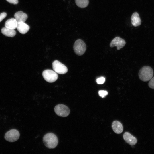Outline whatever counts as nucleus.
<instances>
[{
    "label": "nucleus",
    "mask_w": 154,
    "mask_h": 154,
    "mask_svg": "<svg viewBox=\"0 0 154 154\" xmlns=\"http://www.w3.org/2000/svg\"><path fill=\"white\" fill-rule=\"evenodd\" d=\"M9 3L14 4H16L18 2V0H6Z\"/></svg>",
    "instance_id": "21"
},
{
    "label": "nucleus",
    "mask_w": 154,
    "mask_h": 154,
    "mask_svg": "<svg viewBox=\"0 0 154 154\" xmlns=\"http://www.w3.org/2000/svg\"><path fill=\"white\" fill-rule=\"evenodd\" d=\"M1 32L5 36L9 37H13L16 34V32L14 29L8 28L5 27L2 28Z\"/></svg>",
    "instance_id": "15"
},
{
    "label": "nucleus",
    "mask_w": 154,
    "mask_h": 154,
    "mask_svg": "<svg viewBox=\"0 0 154 154\" xmlns=\"http://www.w3.org/2000/svg\"><path fill=\"white\" fill-rule=\"evenodd\" d=\"M131 20L132 25L135 27L140 25L141 24V20L139 14L137 12L134 13L132 15Z\"/></svg>",
    "instance_id": "14"
},
{
    "label": "nucleus",
    "mask_w": 154,
    "mask_h": 154,
    "mask_svg": "<svg viewBox=\"0 0 154 154\" xmlns=\"http://www.w3.org/2000/svg\"><path fill=\"white\" fill-rule=\"evenodd\" d=\"M14 16L17 23L25 22L28 18L27 15L22 11H19L16 13Z\"/></svg>",
    "instance_id": "12"
},
{
    "label": "nucleus",
    "mask_w": 154,
    "mask_h": 154,
    "mask_svg": "<svg viewBox=\"0 0 154 154\" xmlns=\"http://www.w3.org/2000/svg\"><path fill=\"white\" fill-rule=\"evenodd\" d=\"M17 23L15 18L9 19L5 22V27L11 29H14L17 28Z\"/></svg>",
    "instance_id": "13"
},
{
    "label": "nucleus",
    "mask_w": 154,
    "mask_h": 154,
    "mask_svg": "<svg viewBox=\"0 0 154 154\" xmlns=\"http://www.w3.org/2000/svg\"><path fill=\"white\" fill-rule=\"evenodd\" d=\"M42 76L46 81L50 83L55 82L58 77L57 73L54 71L50 69L44 71L42 72Z\"/></svg>",
    "instance_id": "5"
},
{
    "label": "nucleus",
    "mask_w": 154,
    "mask_h": 154,
    "mask_svg": "<svg viewBox=\"0 0 154 154\" xmlns=\"http://www.w3.org/2000/svg\"><path fill=\"white\" fill-rule=\"evenodd\" d=\"M76 5L81 8L87 7L89 4L88 0H75Z\"/></svg>",
    "instance_id": "16"
},
{
    "label": "nucleus",
    "mask_w": 154,
    "mask_h": 154,
    "mask_svg": "<svg viewBox=\"0 0 154 154\" xmlns=\"http://www.w3.org/2000/svg\"><path fill=\"white\" fill-rule=\"evenodd\" d=\"M73 48L74 52L76 54L81 56L85 52L86 47L84 42L81 39H78L75 42Z\"/></svg>",
    "instance_id": "3"
},
{
    "label": "nucleus",
    "mask_w": 154,
    "mask_h": 154,
    "mask_svg": "<svg viewBox=\"0 0 154 154\" xmlns=\"http://www.w3.org/2000/svg\"><path fill=\"white\" fill-rule=\"evenodd\" d=\"M125 44V40L119 37H116L112 40L110 46L111 47L116 46L117 50H119L123 47Z\"/></svg>",
    "instance_id": "8"
},
{
    "label": "nucleus",
    "mask_w": 154,
    "mask_h": 154,
    "mask_svg": "<svg viewBox=\"0 0 154 154\" xmlns=\"http://www.w3.org/2000/svg\"><path fill=\"white\" fill-rule=\"evenodd\" d=\"M149 87L152 89H154V77H152L150 80L148 84Z\"/></svg>",
    "instance_id": "19"
},
{
    "label": "nucleus",
    "mask_w": 154,
    "mask_h": 154,
    "mask_svg": "<svg viewBox=\"0 0 154 154\" xmlns=\"http://www.w3.org/2000/svg\"><path fill=\"white\" fill-rule=\"evenodd\" d=\"M52 65L53 69L57 73L64 74L67 73L68 71L67 67L58 60L54 61Z\"/></svg>",
    "instance_id": "7"
},
{
    "label": "nucleus",
    "mask_w": 154,
    "mask_h": 154,
    "mask_svg": "<svg viewBox=\"0 0 154 154\" xmlns=\"http://www.w3.org/2000/svg\"><path fill=\"white\" fill-rule=\"evenodd\" d=\"M43 142L46 146L49 149L56 147L58 143L57 136L54 133H49L46 134L43 138Z\"/></svg>",
    "instance_id": "1"
},
{
    "label": "nucleus",
    "mask_w": 154,
    "mask_h": 154,
    "mask_svg": "<svg viewBox=\"0 0 154 154\" xmlns=\"http://www.w3.org/2000/svg\"><path fill=\"white\" fill-rule=\"evenodd\" d=\"M99 95L102 98H104L108 94V92L106 91L101 90L98 92Z\"/></svg>",
    "instance_id": "18"
},
{
    "label": "nucleus",
    "mask_w": 154,
    "mask_h": 154,
    "mask_svg": "<svg viewBox=\"0 0 154 154\" xmlns=\"http://www.w3.org/2000/svg\"><path fill=\"white\" fill-rule=\"evenodd\" d=\"M19 136L20 133L17 130L12 129L6 133L5 138L8 141L13 142L17 141L19 139Z\"/></svg>",
    "instance_id": "6"
},
{
    "label": "nucleus",
    "mask_w": 154,
    "mask_h": 154,
    "mask_svg": "<svg viewBox=\"0 0 154 154\" xmlns=\"http://www.w3.org/2000/svg\"><path fill=\"white\" fill-rule=\"evenodd\" d=\"M123 138L127 143L131 145H135L137 142V139L128 132L124 133L123 135Z\"/></svg>",
    "instance_id": "9"
},
{
    "label": "nucleus",
    "mask_w": 154,
    "mask_h": 154,
    "mask_svg": "<svg viewBox=\"0 0 154 154\" xmlns=\"http://www.w3.org/2000/svg\"><path fill=\"white\" fill-rule=\"evenodd\" d=\"M112 127L113 131L117 134L121 133L123 130L121 123L119 121H115L112 124Z\"/></svg>",
    "instance_id": "11"
},
{
    "label": "nucleus",
    "mask_w": 154,
    "mask_h": 154,
    "mask_svg": "<svg viewBox=\"0 0 154 154\" xmlns=\"http://www.w3.org/2000/svg\"><path fill=\"white\" fill-rule=\"evenodd\" d=\"M153 72L150 67L145 66L142 67L139 72L140 79L143 81L146 82L150 80L153 77Z\"/></svg>",
    "instance_id": "2"
},
{
    "label": "nucleus",
    "mask_w": 154,
    "mask_h": 154,
    "mask_svg": "<svg viewBox=\"0 0 154 154\" xmlns=\"http://www.w3.org/2000/svg\"><path fill=\"white\" fill-rule=\"evenodd\" d=\"M56 114L62 117L67 116L70 114V110L66 105L62 104H59L56 105L54 108Z\"/></svg>",
    "instance_id": "4"
},
{
    "label": "nucleus",
    "mask_w": 154,
    "mask_h": 154,
    "mask_svg": "<svg viewBox=\"0 0 154 154\" xmlns=\"http://www.w3.org/2000/svg\"><path fill=\"white\" fill-rule=\"evenodd\" d=\"M105 79L104 77H101L97 79L96 82L98 84H102L105 82Z\"/></svg>",
    "instance_id": "17"
},
{
    "label": "nucleus",
    "mask_w": 154,
    "mask_h": 154,
    "mask_svg": "<svg viewBox=\"0 0 154 154\" xmlns=\"http://www.w3.org/2000/svg\"><path fill=\"white\" fill-rule=\"evenodd\" d=\"M7 16V13L5 12H3L0 14V22H1Z\"/></svg>",
    "instance_id": "20"
},
{
    "label": "nucleus",
    "mask_w": 154,
    "mask_h": 154,
    "mask_svg": "<svg viewBox=\"0 0 154 154\" xmlns=\"http://www.w3.org/2000/svg\"><path fill=\"white\" fill-rule=\"evenodd\" d=\"M16 28L20 33L25 34L30 29V27L25 22H21L17 23Z\"/></svg>",
    "instance_id": "10"
}]
</instances>
